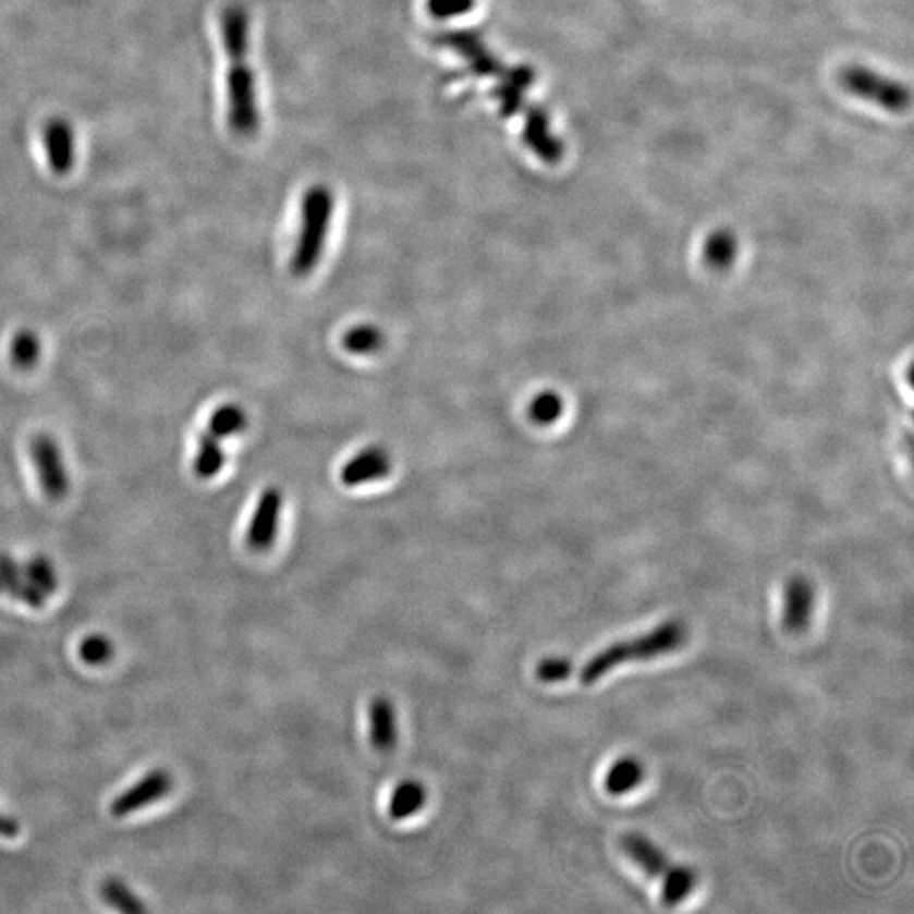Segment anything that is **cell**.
<instances>
[{
    "label": "cell",
    "mask_w": 914,
    "mask_h": 914,
    "mask_svg": "<svg viewBox=\"0 0 914 914\" xmlns=\"http://www.w3.org/2000/svg\"><path fill=\"white\" fill-rule=\"evenodd\" d=\"M219 26L229 58L228 124L235 136H255L259 130V107L255 72L247 61L249 17L243 5H228L220 14Z\"/></svg>",
    "instance_id": "6da1fadb"
},
{
    "label": "cell",
    "mask_w": 914,
    "mask_h": 914,
    "mask_svg": "<svg viewBox=\"0 0 914 914\" xmlns=\"http://www.w3.org/2000/svg\"><path fill=\"white\" fill-rule=\"evenodd\" d=\"M684 641H686V629L683 623L680 620H668L650 630L649 634L614 642L608 645L607 649L595 654L581 669L580 681L592 686L619 666L626 662L653 660L674 653L683 647Z\"/></svg>",
    "instance_id": "7a4b0ae2"
},
{
    "label": "cell",
    "mask_w": 914,
    "mask_h": 914,
    "mask_svg": "<svg viewBox=\"0 0 914 914\" xmlns=\"http://www.w3.org/2000/svg\"><path fill=\"white\" fill-rule=\"evenodd\" d=\"M301 210V232L293 251L292 271L296 277H307L322 259L334 214V197L327 186H312L302 198Z\"/></svg>",
    "instance_id": "3957f363"
},
{
    "label": "cell",
    "mask_w": 914,
    "mask_h": 914,
    "mask_svg": "<svg viewBox=\"0 0 914 914\" xmlns=\"http://www.w3.org/2000/svg\"><path fill=\"white\" fill-rule=\"evenodd\" d=\"M626 857L654 879H662V903L678 906L683 903L696 886L695 870L669 862L665 852L645 839L644 834L629 833L622 839Z\"/></svg>",
    "instance_id": "277c9868"
},
{
    "label": "cell",
    "mask_w": 914,
    "mask_h": 914,
    "mask_svg": "<svg viewBox=\"0 0 914 914\" xmlns=\"http://www.w3.org/2000/svg\"><path fill=\"white\" fill-rule=\"evenodd\" d=\"M840 84L850 94L870 100L892 112H901L910 107L911 94L903 84L865 66L855 65L842 70Z\"/></svg>",
    "instance_id": "5b68a950"
},
{
    "label": "cell",
    "mask_w": 914,
    "mask_h": 914,
    "mask_svg": "<svg viewBox=\"0 0 914 914\" xmlns=\"http://www.w3.org/2000/svg\"><path fill=\"white\" fill-rule=\"evenodd\" d=\"M29 452L46 497L63 500L70 490V478L65 458L57 440L48 434H39L31 442Z\"/></svg>",
    "instance_id": "8992f818"
},
{
    "label": "cell",
    "mask_w": 914,
    "mask_h": 914,
    "mask_svg": "<svg viewBox=\"0 0 914 914\" xmlns=\"http://www.w3.org/2000/svg\"><path fill=\"white\" fill-rule=\"evenodd\" d=\"M173 790V778L164 769L149 770L136 784L122 791L112 803H110V815L114 818L134 815L141 809L148 808L153 803L167 797Z\"/></svg>",
    "instance_id": "52a82bcc"
},
{
    "label": "cell",
    "mask_w": 914,
    "mask_h": 914,
    "mask_svg": "<svg viewBox=\"0 0 914 914\" xmlns=\"http://www.w3.org/2000/svg\"><path fill=\"white\" fill-rule=\"evenodd\" d=\"M281 512H283V493L270 486L263 491L256 503L255 513L251 516L246 532V543L249 549L265 552L277 540L280 528Z\"/></svg>",
    "instance_id": "ba28073f"
},
{
    "label": "cell",
    "mask_w": 914,
    "mask_h": 914,
    "mask_svg": "<svg viewBox=\"0 0 914 914\" xmlns=\"http://www.w3.org/2000/svg\"><path fill=\"white\" fill-rule=\"evenodd\" d=\"M41 137L50 170L57 176L70 175L76 164V136L69 119H48L42 125Z\"/></svg>",
    "instance_id": "9c48e42d"
},
{
    "label": "cell",
    "mask_w": 914,
    "mask_h": 914,
    "mask_svg": "<svg viewBox=\"0 0 914 914\" xmlns=\"http://www.w3.org/2000/svg\"><path fill=\"white\" fill-rule=\"evenodd\" d=\"M815 589L805 577H793L785 586L782 625L793 635L805 634L812 625Z\"/></svg>",
    "instance_id": "30bf717a"
},
{
    "label": "cell",
    "mask_w": 914,
    "mask_h": 914,
    "mask_svg": "<svg viewBox=\"0 0 914 914\" xmlns=\"http://www.w3.org/2000/svg\"><path fill=\"white\" fill-rule=\"evenodd\" d=\"M391 467H393V461L388 451L378 446H371L357 452L353 460L342 466L341 482L345 486L368 485V483L387 478L391 473Z\"/></svg>",
    "instance_id": "8fae6325"
},
{
    "label": "cell",
    "mask_w": 914,
    "mask_h": 914,
    "mask_svg": "<svg viewBox=\"0 0 914 914\" xmlns=\"http://www.w3.org/2000/svg\"><path fill=\"white\" fill-rule=\"evenodd\" d=\"M524 141L525 145L546 163H558L564 155V146L550 131L549 115L543 109H532L528 112Z\"/></svg>",
    "instance_id": "7c38bea8"
},
{
    "label": "cell",
    "mask_w": 914,
    "mask_h": 914,
    "mask_svg": "<svg viewBox=\"0 0 914 914\" xmlns=\"http://www.w3.org/2000/svg\"><path fill=\"white\" fill-rule=\"evenodd\" d=\"M0 595H9L36 610L45 607L46 596L27 580L24 565L8 555H0Z\"/></svg>",
    "instance_id": "4fadbf2b"
},
{
    "label": "cell",
    "mask_w": 914,
    "mask_h": 914,
    "mask_svg": "<svg viewBox=\"0 0 914 914\" xmlns=\"http://www.w3.org/2000/svg\"><path fill=\"white\" fill-rule=\"evenodd\" d=\"M369 740L378 752L393 751L399 740L397 710L393 703L385 696H376L368 708Z\"/></svg>",
    "instance_id": "5bb4252c"
},
{
    "label": "cell",
    "mask_w": 914,
    "mask_h": 914,
    "mask_svg": "<svg viewBox=\"0 0 914 914\" xmlns=\"http://www.w3.org/2000/svg\"><path fill=\"white\" fill-rule=\"evenodd\" d=\"M446 42L451 46L452 50L458 51L461 57L466 58L471 63V69L475 70V72L482 73V75H485V73L500 72L501 66L497 58H493V54L488 51V48L483 45L482 39L475 33H464V31L451 33L446 38Z\"/></svg>",
    "instance_id": "9a60e30c"
},
{
    "label": "cell",
    "mask_w": 914,
    "mask_h": 914,
    "mask_svg": "<svg viewBox=\"0 0 914 914\" xmlns=\"http://www.w3.org/2000/svg\"><path fill=\"white\" fill-rule=\"evenodd\" d=\"M532 82H534V72L528 66H519L505 75V81L501 82L498 90L495 92V99L500 103L503 114H515L524 103L525 92L528 90Z\"/></svg>",
    "instance_id": "2e32d148"
},
{
    "label": "cell",
    "mask_w": 914,
    "mask_h": 914,
    "mask_svg": "<svg viewBox=\"0 0 914 914\" xmlns=\"http://www.w3.org/2000/svg\"><path fill=\"white\" fill-rule=\"evenodd\" d=\"M425 801H427V790L422 782H402V784L397 785V790L391 794L388 815L395 821H403L410 816L417 815L424 808Z\"/></svg>",
    "instance_id": "e0dca14e"
},
{
    "label": "cell",
    "mask_w": 914,
    "mask_h": 914,
    "mask_svg": "<svg viewBox=\"0 0 914 914\" xmlns=\"http://www.w3.org/2000/svg\"><path fill=\"white\" fill-rule=\"evenodd\" d=\"M226 461H228V455L220 444V439L209 432L202 434L194 460L195 475L202 479L214 478V476L219 475L220 471L224 470Z\"/></svg>",
    "instance_id": "ac0fdd59"
},
{
    "label": "cell",
    "mask_w": 914,
    "mask_h": 914,
    "mask_svg": "<svg viewBox=\"0 0 914 914\" xmlns=\"http://www.w3.org/2000/svg\"><path fill=\"white\" fill-rule=\"evenodd\" d=\"M644 778V767L634 757H623L617 760L608 770L605 788L613 796H622L635 790Z\"/></svg>",
    "instance_id": "d6986e66"
},
{
    "label": "cell",
    "mask_w": 914,
    "mask_h": 914,
    "mask_svg": "<svg viewBox=\"0 0 914 914\" xmlns=\"http://www.w3.org/2000/svg\"><path fill=\"white\" fill-rule=\"evenodd\" d=\"M246 427L247 415L243 406L235 405V403H226L214 412L207 432L222 440L243 432Z\"/></svg>",
    "instance_id": "ffe728a7"
},
{
    "label": "cell",
    "mask_w": 914,
    "mask_h": 914,
    "mask_svg": "<svg viewBox=\"0 0 914 914\" xmlns=\"http://www.w3.org/2000/svg\"><path fill=\"white\" fill-rule=\"evenodd\" d=\"M41 351V339L36 332L29 329L20 330L11 342L12 365L17 369H23V371L33 369L38 365Z\"/></svg>",
    "instance_id": "44dd1931"
},
{
    "label": "cell",
    "mask_w": 914,
    "mask_h": 914,
    "mask_svg": "<svg viewBox=\"0 0 914 914\" xmlns=\"http://www.w3.org/2000/svg\"><path fill=\"white\" fill-rule=\"evenodd\" d=\"M342 344L353 354L378 353L385 344L383 330L373 324H359L345 332Z\"/></svg>",
    "instance_id": "7402d4cb"
},
{
    "label": "cell",
    "mask_w": 914,
    "mask_h": 914,
    "mask_svg": "<svg viewBox=\"0 0 914 914\" xmlns=\"http://www.w3.org/2000/svg\"><path fill=\"white\" fill-rule=\"evenodd\" d=\"M102 895L107 904L121 913L133 914L146 911L145 903L121 879H114V877L107 879L102 885Z\"/></svg>",
    "instance_id": "603a6c76"
},
{
    "label": "cell",
    "mask_w": 914,
    "mask_h": 914,
    "mask_svg": "<svg viewBox=\"0 0 914 914\" xmlns=\"http://www.w3.org/2000/svg\"><path fill=\"white\" fill-rule=\"evenodd\" d=\"M24 565V574L27 580L48 598L54 595L58 589V574L54 570L53 562L45 556H35Z\"/></svg>",
    "instance_id": "cb8c5ba5"
},
{
    "label": "cell",
    "mask_w": 914,
    "mask_h": 914,
    "mask_svg": "<svg viewBox=\"0 0 914 914\" xmlns=\"http://www.w3.org/2000/svg\"><path fill=\"white\" fill-rule=\"evenodd\" d=\"M562 410H564V403H562V399L558 393H555V391H543L528 405V415L537 424L549 425L555 424L561 417Z\"/></svg>",
    "instance_id": "d4e9b609"
},
{
    "label": "cell",
    "mask_w": 914,
    "mask_h": 914,
    "mask_svg": "<svg viewBox=\"0 0 914 914\" xmlns=\"http://www.w3.org/2000/svg\"><path fill=\"white\" fill-rule=\"evenodd\" d=\"M78 654H81V659L84 660L85 665L103 666L114 656V645L106 635H88L82 641Z\"/></svg>",
    "instance_id": "484cf974"
},
{
    "label": "cell",
    "mask_w": 914,
    "mask_h": 914,
    "mask_svg": "<svg viewBox=\"0 0 914 914\" xmlns=\"http://www.w3.org/2000/svg\"><path fill=\"white\" fill-rule=\"evenodd\" d=\"M705 255L714 266L724 268V266L730 265L736 255V243L733 235L723 231L711 235L706 243Z\"/></svg>",
    "instance_id": "4316f807"
},
{
    "label": "cell",
    "mask_w": 914,
    "mask_h": 914,
    "mask_svg": "<svg viewBox=\"0 0 914 914\" xmlns=\"http://www.w3.org/2000/svg\"><path fill=\"white\" fill-rule=\"evenodd\" d=\"M573 662L565 657H546V659L540 660L539 666L535 669V674L543 683L555 684L568 680L573 674Z\"/></svg>",
    "instance_id": "83f0119b"
},
{
    "label": "cell",
    "mask_w": 914,
    "mask_h": 914,
    "mask_svg": "<svg viewBox=\"0 0 914 914\" xmlns=\"http://www.w3.org/2000/svg\"><path fill=\"white\" fill-rule=\"evenodd\" d=\"M427 8L430 14L436 15L439 20L452 17V15H461L470 12L475 8V0H427Z\"/></svg>",
    "instance_id": "f1b7e54d"
},
{
    "label": "cell",
    "mask_w": 914,
    "mask_h": 914,
    "mask_svg": "<svg viewBox=\"0 0 914 914\" xmlns=\"http://www.w3.org/2000/svg\"><path fill=\"white\" fill-rule=\"evenodd\" d=\"M21 824L14 816L0 813V839H15L20 837Z\"/></svg>",
    "instance_id": "f546056e"
}]
</instances>
